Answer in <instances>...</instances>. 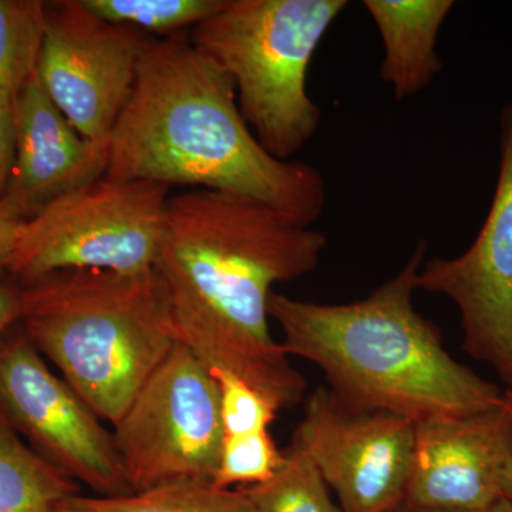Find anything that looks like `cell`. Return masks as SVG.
<instances>
[{
    "label": "cell",
    "instance_id": "6da1fadb",
    "mask_svg": "<svg viewBox=\"0 0 512 512\" xmlns=\"http://www.w3.org/2000/svg\"><path fill=\"white\" fill-rule=\"evenodd\" d=\"M326 244L248 198L202 188L168 198L154 272L181 345L279 410L298 406L306 382L272 339L268 303L276 284L318 268Z\"/></svg>",
    "mask_w": 512,
    "mask_h": 512
},
{
    "label": "cell",
    "instance_id": "7a4b0ae2",
    "mask_svg": "<svg viewBox=\"0 0 512 512\" xmlns=\"http://www.w3.org/2000/svg\"><path fill=\"white\" fill-rule=\"evenodd\" d=\"M107 177L190 185L261 202L303 227L326 204L322 174L268 153L231 76L184 33L151 39L109 141Z\"/></svg>",
    "mask_w": 512,
    "mask_h": 512
},
{
    "label": "cell",
    "instance_id": "3957f363",
    "mask_svg": "<svg viewBox=\"0 0 512 512\" xmlns=\"http://www.w3.org/2000/svg\"><path fill=\"white\" fill-rule=\"evenodd\" d=\"M426 251L421 241L399 274L360 301L315 303L276 292L269 298L286 355L318 366L350 409L420 421L500 406L503 390L454 360L439 328L414 308Z\"/></svg>",
    "mask_w": 512,
    "mask_h": 512
},
{
    "label": "cell",
    "instance_id": "277c9868",
    "mask_svg": "<svg viewBox=\"0 0 512 512\" xmlns=\"http://www.w3.org/2000/svg\"><path fill=\"white\" fill-rule=\"evenodd\" d=\"M23 333L100 420L116 424L180 343L156 272H57L20 291Z\"/></svg>",
    "mask_w": 512,
    "mask_h": 512
},
{
    "label": "cell",
    "instance_id": "5b68a950",
    "mask_svg": "<svg viewBox=\"0 0 512 512\" xmlns=\"http://www.w3.org/2000/svg\"><path fill=\"white\" fill-rule=\"evenodd\" d=\"M346 0H227L192 29V45L231 76L239 111L278 160L306 146L322 111L308 93L312 57Z\"/></svg>",
    "mask_w": 512,
    "mask_h": 512
},
{
    "label": "cell",
    "instance_id": "8992f818",
    "mask_svg": "<svg viewBox=\"0 0 512 512\" xmlns=\"http://www.w3.org/2000/svg\"><path fill=\"white\" fill-rule=\"evenodd\" d=\"M170 187L97 178L47 202L25 220L8 271L25 285L57 272L154 271Z\"/></svg>",
    "mask_w": 512,
    "mask_h": 512
},
{
    "label": "cell",
    "instance_id": "52a82bcc",
    "mask_svg": "<svg viewBox=\"0 0 512 512\" xmlns=\"http://www.w3.org/2000/svg\"><path fill=\"white\" fill-rule=\"evenodd\" d=\"M113 426L133 493L212 484L224 439L220 389L187 346L178 343L171 350Z\"/></svg>",
    "mask_w": 512,
    "mask_h": 512
},
{
    "label": "cell",
    "instance_id": "ba28073f",
    "mask_svg": "<svg viewBox=\"0 0 512 512\" xmlns=\"http://www.w3.org/2000/svg\"><path fill=\"white\" fill-rule=\"evenodd\" d=\"M0 410L40 456L99 497L133 494L113 433L22 335L0 338Z\"/></svg>",
    "mask_w": 512,
    "mask_h": 512
},
{
    "label": "cell",
    "instance_id": "9c48e42d",
    "mask_svg": "<svg viewBox=\"0 0 512 512\" xmlns=\"http://www.w3.org/2000/svg\"><path fill=\"white\" fill-rule=\"evenodd\" d=\"M46 20L37 77L80 136L107 143L153 37L106 22L83 0L46 2Z\"/></svg>",
    "mask_w": 512,
    "mask_h": 512
},
{
    "label": "cell",
    "instance_id": "30bf717a",
    "mask_svg": "<svg viewBox=\"0 0 512 512\" xmlns=\"http://www.w3.org/2000/svg\"><path fill=\"white\" fill-rule=\"evenodd\" d=\"M500 164L490 210L456 258L421 266L416 288L444 295L460 312L463 349L512 390V100L500 113Z\"/></svg>",
    "mask_w": 512,
    "mask_h": 512
},
{
    "label": "cell",
    "instance_id": "8fae6325",
    "mask_svg": "<svg viewBox=\"0 0 512 512\" xmlns=\"http://www.w3.org/2000/svg\"><path fill=\"white\" fill-rule=\"evenodd\" d=\"M416 421L380 410L350 409L326 387L305 400L293 433L338 495L343 512H399L412 464Z\"/></svg>",
    "mask_w": 512,
    "mask_h": 512
},
{
    "label": "cell",
    "instance_id": "7c38bea8",
    "mask_svg": "<svg viewBox=\"0 0 512 512\" xmlns=\"http://www.w3.org/2000/svg\"><path fill=\"white\" fill-rule=\"evenodd\" d=\"M512 458L503 407L461 417L416 421L403 510H481L500 500L501 476Z\"/></svg>",
    "mask_w": 512,
    "mask_h": 512
},
{
    "label": "cell",
    "instance_id": "4fadbf2b",
    "mask_svg": "<svg viewBox=\"0 0 512 512\" xmlns=\"http://www.w3.org/2000/svg\"><path fill=\"white\" fill-rule=\"evenodd\" d=\"M13 107L16 163L3 198L25 220L47 202L106 175L109 144L80 136L43 89L37 74Z\"/></svg>",
    "mask_w": 512,
    "mask_h": 512
},
{
    "label": "cell",
    "instance_id": "5bb4252c",
    "mask_svg": "<svg viewBox=\"0 0 512 512\" xmlns=\"http://www.w3.org/2000/svg\"><path fill=\"white\" fill-rule=\"evenodd\" d=\"M370 18L382 37L384 56L380 79L390 84L396 100L416 96L443 69L437 37L453 0H365Z\"/></svg>",
    "mask_w": 512,
    "mask_h": 512
},
{
    "label": "cell",
    "instance_id": "9a60e30c",
    "mask_svg": "<svg viewBox=\"0 0 512 512\" xmlns=\"http://www.w3.org/2000/svg\"><path fill=\"white\" fill-rule=\"evenodd\" d=\"M79 494L76 481L20 439L0 410V512H69Z\"/></svg>",
    "mask_w": 512,
    "mask_h": 512
},
{
    "label": "cell",
    "instance_id": "2e32d148",
    "mask_svg": "<svg viewBox=\"0 0 512 512\" xmlns=\"http://www.w3.org/2000/svg\"><path fill=\"white\" fill-rule=\"evenodd\" d=\"M46 26V2L0 0V106H13L36 76Z\"/></svg>",
    "mask_w": 512,
    "mask_h": 512
},
{
    "label": "cell",
    "instance_id": "e0dca14e",
    "mask_svg": "<svg viewBox=\"0 0 512 512\" xmlns=\"http://www.w3.org/2000/svg\"><path fill=\"white\" fill-rule=\"evenodd\" d=\"M69 512H254L242 490L207 483H177L123 497L76 495Z\"/></svg>",
    "mask_w": 512,
    "mask_h": 512
},
{
    "label": "cell",
    "instance_id": "ac0fdd59",
    "mask_svg": "<svg viewBox=\"0 0 512 512\" xmlns=\"http://www.w3.org/2000/svg\"><path fill=\"white\" fill-rule=\"evenodd\" d=\"M254 512H343L311 458L296 446L285 450V463L271 480L239 488Z\"/></svg>",
    "mask_w": 512,
    "mask_h": 512
},
{
    "label": "cell",
    "instance_id": "d6986e66",
    "mask_svg": "<svg viewBox=\"0 0 512 512\" xmlns=\"http://www.w3.org/2000/svg\"><path fill=\"white\" fill-rule=\"evenodd\" d=\"M227 0H83L94 15L146 35L170 37L195 28Z\"/></svg>",
    "mask_w": 512,
    "mask_h": 512
},
{
    "label": "cell",
    "instance_id": "ffe728a7",
    "mask_svg": "<svg viewBox=\"0 0 512 512\" xmlns=\"http://www.w3.org/2000/svg\"><path fill=\"white\" fill-rule=\"evenodd\" d=\"M284 463L285 451L276 447L268 431L224 436L212 485L229 490L232 485L245 488L265 483L278 473Z\"/></svg>",
    "mask_w": 512,
    "mask_h": 512
},
{
    "label": "cell",
    "instance_id": "44dd1931",
    "mask_svg": "<svg viewBox=\"0 0 512 512\" xmlns=\"http://www.w3.org/2000/svg\"><path fill=\"white\" fill-rule=\"evenodd\" d=\"M210 372L220 389L224 436H244L268 431L279 412L278 406L232 373L224 370Z\"/></svg>",
    "mask_w": 512,
    "mask_h": 512
},
{
    "label": "cell",
    "instance_id": "7402d4cb",
    "mask_svg": "<svg viewBox=\"0 0 512 512\" xmlns=\"http://www.w3.org/2000/svg\"><path fill=\"white\" fill-rule=\"evenodd\" d=\"M16 163L15 107L0 106V200L12 181Z\"/></svg>",
    "mask_w": 512,
    "mask_h": 512
},
{
    "label": "cell",
    "instance_id": "603a6c76",
    "mask_svg": "<svg viewBox=\"0 0 512 512\" xmlns=\"http://www.w3.org/2000/svg\"><path fill=\"white\" fill-rule=\"evenodd\" d=\"M25 218L6 201L0 200V274L9 268L10 259L18 242L20 228Z\"/></svg>",
    "mask_w": 512,
    "mask_h": 512
},
{
    "label": "cell",
    "instance_id": "cb8c5ba5",
    "mask_svg": "<svg viewBox=\"0 0 512 512\" xmlns=\"http://www.w3.org/2000/svg\"><path fill=\"white\" fill-rule=\"evenodd\" d=\"M20 291L22 289L0 282V338L20 318Z\"/></svg>",
    "mask_w": 512,
    "mask_h": 512
},
{
    "label": "cell",
    "instance_id": "d4e9b609",
    "mask_svg": "<svg viewBox=\"0 0 512 512\" xmlns=\"http://www.w3.org/2000/svg\"><path fill=\"white\" fill-rule=\"evenodd\" d=\"M403 512H430V511H406ZM461 512H512V501L507 498L501 497L500 500L495 501L494 504L488 505V507L481 508V510L474 511H461Z\"/></svg>",
    "mask_w": 512,
    "mask_h": 512
},
{
    "label": "cell",
    "instance_id": "484cf974",
    "mask_svg": "<svg viewBox=\"0 0 512 512\" xmlns=\"http://www.w3.org/2000/svg\"><path fill=\"white\" fill-rule=\"evenodd\" d=\"M501 495L512 501V458L508 461L501 476Z\"/></svg>",
    "mask_w": 512,
    "mask_h": 512
},
{
    "label": "cell",
    "instance_id": "4316f807",
    "mask_svg": "<svg viewBox=\"0 0 512 512\" xmlns=\"http://www.w3.org/2000/svg\"><path fill=\"white\" fill-rule=\"evenodd\" d=\"M501 407H503L505 416H507L512 436V390H504L503 399H501Z\"/></svg>",
    "mask_w": 512,
    "mask_h": 512
},
{
    "label": "cell",
    "instance_id": "83f0119b",
    "mask_svg": "<svg viewBox=\"0 0 512 512\" xmlns=\"http://www.w3.org/2000/svg\"><path fill=\"white\" fill-rule=\"evenodd\" d=\"M399 512H403V510H400Z\"/></svg>",
    "mask_w": 512,
    "mask_h": 512
}]
</instances>
